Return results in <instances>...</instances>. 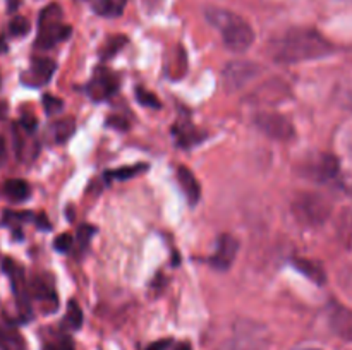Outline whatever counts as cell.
Returning <instances> with one entry per match:
<instances>
[{
	"label": "cell",
	"mask_w": 352,
	"mask_h": 350,
	"mask_svg": "<svg viewBox=\"0 0 352 350\" xmlns=\"http://www.w3.org/2000/svg\"><path fill=\"white\" fill-rule=\"evenodd\" d=\"M270 335L261 325L253 321H239L234 335L223 340L215 350H270Z\"/></svg>",
	"instance_id": "obj_5"
},
{
	"label": "cell",
	"mask_w": 352,
	"mask_h": 350,
	"mask_svg": "<svg viewBox=\"0 0 352 350\" xmlns=\"http://www.w3.org/2000/svg\"><path fill=\"white\" fill-rule=\"evenodd\" d=\"M7 50V45H6V40H3L2 36H0V54H3V51Z\"/></svg>",
	"instance_id": "obj_37"
},
{
	"label": "cell",
	"mask_w": 352,
	"mask_h": 350,
	"mask_svg": "<svg viewBox=\"0 0 352 350\" xmlns=\"http://www.w3.org/2000/svg\"><path fill=\"white\" fill-rule=\"evenodd\" d=\"M119 88V79L112 71L105 67L96 69L88 84V93L93 100H107Z\"/></svg>",
	"instance_id": "obj_11"
},
{
	"label": "cell",
	"mask_w": 352,
	"mask_h": 350,
	"mask_svg": "<svg viewBox=\"0 0 352 350\" xmlns=\"http://www.w3.org/2000/svg\"><path fill=\"white\" fill-rule=\"evenodd\" d=\"M55 72V62L47 57H38L31 62V67L23 74V82L28 86H43L52 79Z\"/></svg>",
	"instance_id": "obj_13"
},
{
	"label": "cell",
	"mask_w": 352,
	"mask_h": 350,
	"mask_svg": "<svg viewBox=\"0 0 352 350\" xmlns=\"http://www.w3.org/2000/svg\"><path fill=\"white\" fill-rule=\"evenodd\" d=\"M305 350H320V349H305Z\"/></svg>",
	"instance_id": "obj_40"
},
{
	"label": "cell",
	"mask_w": 352,
	"mask_h": 350,
	"mask_svg": "<svg viewBox=\"0 0 352 350\" xmlns=\"http://www.w3.org/2000/svg\"><path fill=\"white\" fill-rule=\"evenodd\" d=\"M43 106H45V112H47L48 115H54V113L60 112L62 110V102L58 98H55V96L45 95L43 96Z\"/></svg>",
	"instance_id": "obj_28"
},
{
	"label": "cell",
	"mask_w": 352,
	"mask_h": 350,
	"mask_svg": "<svg viewBox=\"0 0 352 350\" xmlns=\"http://www.w3.org/2000/svg\"><path fill=\"white\" fill-rule=\"evenodd\" d=\"M65 325L69 329H79L82 325V311L78 302L71 301L67 305V316H65Z\"/></svg>",
	"instance_id": "obj_23"
},
{
	"label": "cell",
	"mask_w": 352,
	"mask_h": 350,
	"mask_svg": "<svg viewBox=\"0 0 352 350\" xmlns=\"http://www.w3.org/2000/svg\"><path fill=\"white\" fill-rule=\"evenodd\" d=\"M168 345H170V340H158V342L151 343L146 350H165Z\"/></svg>",
	"instance_id": "obj_34"
},
{
	"label": "cell",
	"mask_w": 352,
	"mask_h": 350,
	"mask_svg": "<svg viewBox=\"0 0 352 350\" xmlns=\"http://www.w3.org/2000/svg\"><path fill=\"white\" fill-rule=\"evenodd\" d=\"M21 126H23L24 132L30 134L36 129V120H34V117L31 113H24L23 119H21Z\"/></svg>",
	"instance_id": "obj_32"
},
{
	"label": "cell",
	"mask_w": 352,
	"mask_h": 350,
	"mask_svg": "<svg viewBox=\"0 0 352 350\" xmlns=\"http://www.w3.org/2000/svg\"><path fill=\"white\" fill-rule=\"evenodd\" d=\"M144 170H148L146 163L129 165V167H122V168H117V170L107 172L105 177L109 178V180H112V178H116V180H126V178L136 177V175H140L141 172H144Z\"/></svg>",
	"instance_id": "obj_22"
},
{
	"label": "cell",
	"mask_w": 352,
	"mask_h": 350,
	"mask_svg": "<svg viewBox=\"0 0 352 350\" xmlns=\"http://www.w3.org/2000/svg\"><path fill=\"white\" fill-rule=\"evenodd\" d=\"M292 215L308 226L323 225L332 216V202L318 192H298L291 201Z\"/></svg>",
	"instance_id": "obj_3"
},
{
	"label": "cell",
	"mask_w": 352,
	"mask_h": 350,
	"mask_svg": "<svg viewBox=\"0 0 352 350\" xmlns=\"http://www.w3.org/2000/svg\"><path fill=\"white\" fill-rule=\"evenodd\" d=\"M340 163L337 156L330 153H320L308 161L305 174L316 182H329L339 175Z\"/></svg>",
	"instance_id": "obj_10"
},
{
	"label": "cell",
	"mask_w": 352,
	"mask_h": 350,
	"mask_svg": "<svg viewBox=\"0 0 352 350\" xmlns=\"http://www.w3.org/2000/svg\"><path fill=\"white\" fill-rule=\"evenodd\" d=\"M292 266H294L299 273L305 275L306 278L315 281V283L318 285L325 283L327 280L325 271H323V268L320 266L318 263H315V261L305 259V257H294V259H292Z\"/></svg>",
	"instance_id": "obj_16"
},
{
	"label": "cell",
	"mask_w": 352,
	"mask_h": 350,
	"mask_svg": "<svg viewBox=\"0 0 352 350\" xmlns=\"http://www.w3.org/2000/svg\"><path fill=\"white\" fill-rule=\"evenodd\" d=\"M254 126L275 141H291L296 136V127L291 120L274 110H261L253 117Z\"/></svg>",
	"instance_id": "obj_6"
},
{
	"label": "cell",
	"mask_w": 352,
	"mask_h": 350,
	"mask_svg": "<svg viewBox=\"0 0 352 350\" xmlns=\"http://www.w3.org/2000/svg\"><path fill=\"white\" fill-rule=\"evenodd\" d=\"M43 350H74V347H72V342L67 336H58V338H54L45 343Z\"/></svg>",
	"instance_id": "obj_27"
},
{
	"label": "cell",
	"mask_w": 352,
	"mask_h": 350,
	"mask_svg": "<svg viewBox=\"0 0 352 350\" xmlns=\"http://www.w3.org/2000/svg\"><path fill=\"white\" fill-rule=\"evenodd\" d=\"M0 350H26V343L16 328L0 326Z\"/></svg>",
	"instance_id": "obj_20"
},
{
	"label": "cell",
	"mask_w": 352,
	"mask_h": 350,
	"mask_svg": "<svg viewBox=\"0 0 352 350\" xmlns=\"http://www.w3.org/2000/svg\"><path fill=\"white\" fill-rule=\"evenodd\" d=\"M177 182L181 185L182 192H184L186 199L191 206L198 205L199 198H201V187H199L198 178L195 177L191 170L188 167H177Z\"/></svg>",
	"instance_id": "obj_15"
},
{
	"label": "cell",
	"mask_w": 352,
	"mask_h": 350,
	"mask_svg": "<svg viewBox=\"0 0 352 350\" xmlns=\"http://www.w3.org/2000/svg\"><path fill=\"white\" fill-rule=\"evenodd\" d=\"M30 295L36 301L48 302V304H54V307H57V294H55L54 281L47 275H38L33 278L30 287Z\"/></svg>",
	"instance_id": "obj_14"
},
{
	"label": "cell",
	"mask_w": 352,
	"mask_h": 350,
	"mask_svg": "<svg viewBox=\"0 0 352 350\" xmlns=\"http://www.w3.org/2000/svg\"><path fill=\"white\" fill-rule=\"evenodd\" d=\"M6 154V141H3V137L0 136V158Z\"/></svg>",
	"instance_id": "obj_36"
},
{
	"label": "cell",
	"mask_w": 352,
	"mask_h": 350,
	"mask_svg": "<svg viewBox=\"0 0 352 350\" xmlns=\"http://www.w3.org/2000/svg\"><path fill=\"white\" fill-rule=\"evenodd\" d=\"M72 27L62 23V9L58 3H50L45 7L38 17V38L36 48L50 50L60 41L71 36Z\"/></svg>",
	"instance_id": "obj_4"
},
{
	"label": "cell",
	"mask_w": 352,
	"mask_h": 350,
	"mask_svg": "<svg viewBox=\"0 0 352 350\" xmlns=\"http://www.w3.org/2000/svg\"><path fill=\"white\" fill-rule=\"evenodd\" d=\"M36 225L40 226V229H45V230L50 229V223L47 222V218H45V215L38 216V218H36Z\"/></svg>",
	"instance_id": "obj_35"
},
{
	"label": "cell",
	"mask_w": 352,
	"mask_h": 350,
	"mask_svg": "<svg viewBox=\"0 0 352 350\" xmlns=\"http://www.w3.org/2000/svg\"><path fill=\"white\" fill-rule=\"evenodd\" d=\"M136 98L143 106H150V108H160L162 106L157 96H155L151 91H146V89L143 88L136 89Z\"/></svg>",
	"instance_id": "obj_25"
},
{
	"label": "cell",
	"mask_w": 352,
	"mask_h": 350,
	"mask_svg": "<svg viewBox=\"0 0 352 350\" xmlns=\"http://www.w3.org/2000/svg\"><path fill=\"white\" fill-rule=\"evenodd\" d=\"M337 235L347 250H352V208H344L337 216Z\"/></svg>",
	"instance_id": "obj_18"
},
{
	"label": "cell",
	"mask_w": 352,
	"mask_h": 350,
	"mask_svg": "<svg viewBox=\"0 0 352 350\" xmlns=\"http://www.w3.org/2000/svg\"><path fill=\"white\" fill-rule=\"evenodd\" d=\"M107 124H109L110 127H116V129L122 130H126L127 127H129V124H127L122 117H109V119H107Z\"/></svg>",
	"instance_id": "obj_33"
},
{
	"label": "cell",
	"mask_w": 352,
	"mask_h": 350,
	"mask_svg": "<svg viewBox=\"0 0 352 350\" xmlns=\"http://www.w3.org/2000/svg\"><path fill=\"white\" fill-rule=\"evenodd\" d=\"M30 21L23 16H16L9 24V31L12 36H24V34L30 33Z\"/></svg>",
	"instance_id": "obj_24"
},
{
	"label": "cell",
	"mask_w": 352,
	"mask_h": 350,
	"mask_svg": "<svg viewBox=\"0 0 352 350\" xmlns=\"http://www.w3.org/2000/svg\"><path fill=\"white\" fill-rule=\"evenodd\" d=\"M126 43H127L126 36L109 38V41L105 43V48H103V57H112V55H116Z\"/></svg>",
	"instance_id": "obj_26"
},
{
	"label": "cell",
	"mask_w": 352,
	"mask_h": 350,
	"mask_svg": "<svg viewBox=\"0 0 352 350\" xmlns=\"http://www.w3.org/2000/svg\"><path fill=\"white\" fill-rule=\"evenodd\" d=\"M329 325L339 338L352 342V309L340 304H332L329 312Z\"/></svg>",
	"instance_id": "obj_12"
},
{
	"label": "cell",
	"mask_w": 352,
	"mask_h": 350,
	"mask_svg": "<svg viewBox=\"0 0 352 350\" xmlns=\"http://www.w3.org/2000/svg\"><path fill=\"white\" fill-rule=\"evenodd\" d=\"M205 19L222 34L223 45L232 54H244L253 47L254 30L239 14L222 7L208 5L205 9Z\"/></svg>",
	"instance_id": "obj_2"
},
{
	"label": "cell",
	"mask_w": 352,
	"mask_h": 350,
	"mask_svg": "<svg viewBox=\"0 0 352 350\" xmlns=\"http://www.w3.org/2000/svg\"><path fill=\"white\" fill-rule=\"evenodd\" d=\"M237 250H239V242H237L236 237L230 235V233H220L219 239H217L215 253L210 256L208 263L219 271L230 270V266L236 261Z\"/></svg>",
	"instance_id": "obj_9"
},
{
	"label": "cell",
	"mask_w": 352,
	"mask_h": 350,
	"mask_svg": "<svg viewBox=\"0 0 352 350\" xmlns=\"http://www.w3.org/2000/svg\"><path fill=\"white\" fill-rule=\"evenodd\" d=\"M336 47L311 27H292L270 43V57L277 64L318 60L333 54Z\"/></svg>",
	"instance_id": "obj_1"
},
{
	"label": "cell",
	"mask_w": 352,
	"mask_h": 350,
	"mask_svg": "<svg viewBox=\"0 0 352 350\" xmlns=\"http://www.w3.org/2000/svg\"><path fill=\"white\" fill-rule=\"evenodd\" d=\"M76 130V122L72 117H62V119L55 120L50 126V137L54 143L62 144L72 137Z\"/></svg>",
	"instance_id": "obj_17"
},
{
	"label": "cell",
	"mask_w": 352,
	"mask_h": 350,
	"mask_svg": "<svg viewBox=\"0 0 352 350\" xmlns=\"http://www.w3.org/2000/svg\"><path fill=\"white\" fill-rule=\"evenodd\" d=\"M3 194L14 202H23L26 201L28 198L31 196V189L30 184L23 178H10L3 184Z\"/></svg>",
	"instance_id": "obj_19"
},
{
	"label": "cell",
	"mask_w": 352,
	"mask_h": 350,
	"mask_svg": "<svg viewBox=\"0 0 352 350\" xmlns=\"http://www.w3.org/2000/svg\"><path fill=\"white\" fill-rule=\"evenodd\" d=\"M54 246L55 249L60 250V253H65V250H69L72 247V237L69 235V233H62V235H58L57 239H55Z\"/></svg>",
	"instance_id": "obj_31"
},
{
	"label": "cell",
	"mask_w": 352,
	"mask_h": 350,
	"mask_svg": "<svg viewBox=\"0 0 352 350\" xmlns=\"http://www.w3.org/2000/svg\"><path fill=\"white\" fill-rule=\"evenodd\" d=\"M261 67L251 60H232L223 69V88L227 93H237L260 75Z\"/></svg>",
	"instance_id": "obj_7"
},
{
	"label": "cell",
	"mask_w": 352,
	"mask_h": 350,
	"mask_svg": "<svg viewBox=\"0 0 352 350\" xmlns=\"http://www.w3.org/2000/svg\"><path fill=\"white\" fill-rule=\"evenodd\" d=\"M17 5V0H10V9H16Z\"/></svg>",
	"instance_id": "obj_39"
},
{
	"label": "cell",
	"mask_w": 352,
	"mask_h": 350,
	"mask_svg": "<svg viewBox=\"0 0 352 350\" xmlns=\"http://www.w3.org/2000/svg\"><path fill=\"white\" fill-rule=\"evenodd\" d=\"M175 350H191V345H188V343H181Z\"/></svg>",
	"instance_id": "obj_38"
},
{
	"label": "cell",
	"mask_w": 352,
	"mask_h": 350,
	"mask_svg": "<svg viewBox=\"0 0 352 350\" xmlns=\"http://www.w3.org/2000/svg\"><path fill=\"white\" fill-rule=\"evenodd\" d=\"M3 271L9 277L10 285H12V292L14 297H16L17 307H19L21 316L23 319H30L31 318V295H30V288L26 285V278H24V270L12 261L10 257L3 259L2 264Z\"/></svg>",
	"instance_id": "obj_8"
},
{
	"label": "cell",
	"mask_w": 352,
	"mask_h": 350,
	"mask_svg": "<svg viewBox=\"0 0 352 350\" xmlns=\"http://www.w3.org/2000/svg\"><path fill=\"white\" fill-rule=\"evenodd\" d=\"M127 0H93V10L102 17H119L126 9Z\"/></svg>",
	"instance_id": "obj_21"
},
{
	"label": "cell",
	"mask_w": 352,
	"mask_h": 350,
	"mask_svg": "<svg viewBox=\"0 0 352 350\" xmlns=\"http://www.w3.org/2000/svg\"><path fill=\"white\" fill-rule=\"evenodd\" d=\"M339 102L344 108L351 110L352 112V84L344 86L342 89L339 91Z\"/></svg>",
	"instance_id": "obj_30"
},
{
	"label": "cell",
	"mask_w": 352,
	"mask_h": 350,
	"mask_svg": "<svg viewBox=\"0 0 352 350\" xmlns=\"http://www.w3.org/2000/svg\"><path fill=\"white\" fill-rule=\"evenodd\" d=\"M95 233V226H89V225H81V229L78 230V240H79V246L86 247L88 246L89 239L93 237Z\"/></svg>",
	"instance_id": "obj_29"
}]
</instances>
